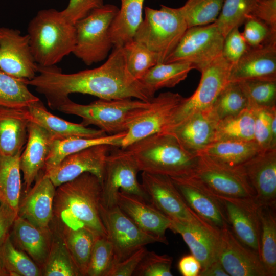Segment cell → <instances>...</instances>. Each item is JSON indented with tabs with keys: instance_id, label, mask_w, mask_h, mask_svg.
<instances>
[{
	"instance_id": "cell-1",
	"label": "cell",
	"mask_w": 276,
	"mask_h": 276,
	"mask_svg": "<svg viewBox=\"0 0 276 276\" xmlns=\"http://www.w3.org/2000/svg\"><path fill=\"white\" fill-rule=\"evenodd\" d=\"M113 48L108 59L98 67L65 74L56 65H38V74L26 83L43 95L53 110L73 93L108 100L135 98L150 101L155 93L130 74L122 48Z\"/></svg>"
},
{
	"instance_id": "cell-2",
	"label": "cell",
	"mask_w": 276,
	"mask_h": 276,
	"mask_svg": "<svg viewBox=\"0 0 276 276\" xmlns=\"http://www.w3.org/2000/svg\"><path fill=\"white\" fill-rule=\"evenodd\" d=\"M56 188L53 214L65 227H84L97 237L107 236L100 214L102 182L96 176L86 172Z\"/></svg>"
},
{
	"instance_id": "cell-3",
	"label": "cell",
	"mask_w": 276,
	"mask_h": 276,
	"mask_svg": "<svg viewBox=\"0 0 276 276\" xmlns=\"http://www.w3.org/2000/svg\"><path fill=\"white\" fill-rule=\"evenodd\" d=\"M125 149L134 159L140 171L170 177L190 176L198 159L197 155L186 150L168 133L149 135Z\"/></svg>"
},
{
	"instance_id": "cell-4",
	"label": "cell",
	"mask_w": 276,
	"mask_h": 276,
	"mask_svg": "<svg viewBox=\"0 0 276 276\" xmlns=\"http://www.w3.org/2000/svg\"><path fill=\"white\" fill-rule=\"evenodd\" d=\"M27 32L32 55L39 66L55 65L74 50L75 25L61 11H39L29 22Z\"/></svg>"
},
{
	"instance_id": "cell-5",
	"label": "cell",
	"mask_w": 276,
	"mask_h": 276,
	"mask_svg": "<svg viewBox=\"0 0 276 276\" xmlns=\"http://www.w3.org/2000/svg\"><path fill=\"white\" fill-rule=\"evenodd\" d=\"M150 101L132 98L99 99L84 105L74 102L68 98L56 110L80 117L82 120L80 124L84 126L93 125L107 135H112L126 131L128 124L135 113L149 106Z\"/></svg>"
},
{
	"instance_id": "cell-6",
	"label": "cell",
	"mask_w": 276,
	"mask_h": 276,
	"mask_svg": "<svg viewBox=\"0 0 276 276\" xmlns=\"http://www.w3.org/2000/svg\"><path fill=\"white\" fill-rule=\"evenodd\" d=\"M144 13L133 40L156 53L160 63H164L187 29V24L179 8L146 7Z\"/></svg>"
},
{
	"instance_id": "cell-7",
	"label": "cell",
	"mask_w": 276,
	"mask_h": 276,
	"mask_svg": "<svg viewBox=\"0 0 276 276\" xmlns=\"http://www.w3.org/2000/svg\"><path fill=\"white\" fill-rule=\"evenodd\" d=\"M118 10L116 5L104 4L74 24L76 40L72 53L86 65L104 60L113 47L109 30Z\"/></svg>"
},
{
	"instance_id": "cell-8",
	"label": "cell",
	"mask_w": 276,
	"mask_h": 276,
	"mask_svg": "<svg viewBox=\"0 0 276 276\" xmlns=\"http://www.w3.org/2000/svg\"><path fill=\"white\" fill-rule=\"evenodd\" d=\"M190 176L215 196L256 203L255 191L241 165L229 166L207 156L198 155L195 168Z\"/></svg>"
},
{
	"instance_id": "cell-9",
	"label": "cell",
	"mask_w": 276,
	"mask_h": 276,
	"mask_svg": "<svg viewBox=\"0 0 276 276\" xmlns=\"http://www.w3.org/2000/svg\"><path fill=\"white\" fill-rule=\"evenodd\" d=\"M139 171L134 159L126 149L112 146L105 162L102 205L106 208L116 205L119 191L135 195L149 202L147 193L137 179Z\"/></svg>"
},
{
	"instance_id": "cell-10",
	"label": "cell",
	"mask_w": 276,
	"mask_h": 276,
	"mask_svg": "<svg viewBox=\"0 0 276 276\" xmlns=\"http://www.w3.org/2000/svg\"><path fill=\"white\" fill-rule=\"evenodd\" d=\"M231 66L221 55L205 67L200 72L201 79L195 92L190 97L185 98L159 133L169 130L194 113L211 108L229 82Z\"/></svg>"
},
{
	"instance_id": "cell-11",
	"label": "cell",
	"mask_w": 276,
	"mask_h": 276,
	"mask_svg": "<svg viewBox=\"0 0 276 276\" xmlns=\"http://www.w3.org/2000/svg\"><path fill=\"white\" fill-rule=\"evenodd\" d=\"M224 39L215 22L188 28L164 63L189 62L200 72L222 55Z\"/></svg>"
},
{
	"instance_id": "cell-12",
	"label": "cell",
	"mask_w": 276,
	"mask_h": 276,
	"mask_svg": "<svg viewBox=\"0 0 276 276\" xmlns=\"http://www.w3.org/2000/svg\"><path fill=\"white\" fill-rule=\"evenodd\" d=\"M100 214L107 237L113 246V265L148 244H165L161 239L142 230L117 205L106 208L101 204Z\"/></svg>"
},
{
	"instance_id": "cell-13",
	"label": "cell",
	"mask_w": 276,
	"mask_h": 276,
	"mask_svg": "<svg viewBox=\"0 0 276 276\" xmlns=\"http://www.w3.org/2000/svg\"><path fill=\"white\" fill-rule=\"evenodd\" d=\"M185 99L178 93L165 92L154 97L146 107L139 109L129 122L121 147L160 132Z\"/></svg>"
},
{
	"instance_id": "cell-14",
	"label": "cell",
	"mask_w": 276,
	"mask_h": 276,
	"mask_svg": "<svg viewBox=\"0 0 276 276\" xmlns=\"http://www.w3.org/2000/svg\"><path fill=\"white\" fill-rule=\"evenodd\" d=\"M141 178L149 202L170 219L198 223L217 229L190 209L170 177L142 172Z\"/></svg>"
},
{
	"instance_id": "cell-15",
	"label": "cell",
	"mask_w": 276,
	"mask_h": 276,
	"mask_svg": "<svg viewBox=\"0 0 276 276\" xmlns=\"http://www.w3.org/2000/svg\"><path fill=\"white\" fill-rule=\"evenodd\" d=\"M28 35L17 29L0 27V68L15 78L29 81L38 72Z\"/></svg>"
},
{
	"instance_id": "cell-16",
	"label": "cell",
	"mask_w": 276,
	"mask_h": 276,
	"mask_svg": "<svg viewBox=\"0 0 276 276\" xmlns=\"http://www.w3.org/2000/svg\"><path fill=\"white\" fill-rule=\"evenodd\" d=\"M217 259L231 276H267L259 255L242 244L229 226L219 230Z\"/></svg>"
},
{
	"instance_id": "cell-17",
	"label": "cell",
	"mask_w": 276,
	"mask_h": 276,
	"mask_svg": "<svg viewBox=\"0 0 276 276\" xmlns=\"http://www.w3.org/2000/svg\"><path fill=\"white\" fill-rule=\"evenodd\" d=\"M111 146L99 144L71 154L44 173L56 188L86 172L95 175L102 182L105 159Z\"/></svg>"
},
{
	"instance_id": "cell-18",
	"label": "cell",
	"mask_w": 276,
	"mask_h": 276,
	"mask_svg": "<svg viewBox=\"0 0 276 276\" xmlns=\"http://www.w3.org/2000/svg\"><path fill=\"white\" fill-rule=\"evenodd\" d=\"M171 178L188 205L199 217L218 230L229 226L222 204L201 182L191 176Z\"/></svg>"
},
{
	"instance_id": "cell-19",
	"label": "cell",
	"mask_w": 276,
	"mask_h": 276,
	"mask_svg": "<svg viewBox=\"0 0 276 276\" xmlns=\"http://www.w3.org/2000/svg\"><path fill=\"white\" fill-rule=\"evenodd\" d=\"M213 195L222 204L230 229L236 238L259 255V206L253 201Z\"/></svg>"
},
{
	"instance_id": "cell-20",
	"label": "cell",
	"mask_w": 276,
	"mask_h": 276,
	"mask_svg": "<svg viewBox=\"0 0 276 276\" xmlns=\"http://www.w3.org/2000/svg\"><path fill=\"white\" fill-rule=\"evenodd\" d=\"M241 166L255 191L257 204L275 208L276 148L260 151Z\"/></svg>"
},
{
	"instance_id": "cell-21",
	"label": "cell",
	"mask_w": 276,
	"mask_h": 276,
	"mask_svg": "<svg viewBox=\"0 0 276 276\" xmlns=\"http://www.w3.org/2000/svg\"><path fill=\"white\" fill-rule=\"evenodd\" d=\"M219 120L211 108L194 113L169 130L188 151L197 155L214 141Z\"/></svg>"
},
{
	"instance_id": "cell-22",
	"label": "cell",
	"mask_w": 276,
	"mask_h": 276,
	"mask_svg": "<svg viewBox=\"0 0 276 276\" xmlns=\"http://www.w3.org/2000/svg\"><path fill=\"white\" fill-rule=\"evenodd\" d=\"M55 190L48 176L44 173L39 175L19 202L18 215L37 227L47 230L53 215Z\"/></svg>"
},
{
	"instance_id": "cell-23",
	"label": "cell",
	"mask_w": 276,
	"mask_h": 276,
	"mask_svg": "<svg viewBox=\"0 0 276 276\" xmlns=\"http://www.w3.org/2000/svg\"><path fill=\"white\" fill-rule=\"evenodd\" d=\"M116 205L142 230L168 244L165 233L170 228L171 220L150 203L119 191Z\"/></svg>"
},
{
	"instance_id": "cell-24",
	"label": "cell",
	"mask_w": 276,
	"mask_h": 276,
	"mask_svg": "<svg viewBox=\"0 0 276 276\" xmlns=\"http://www.w3.org/2000/svg\"><path fill=\"white\" fill-rule=\"evenodd\" d=\"M255 79L276 80V42L260 47H250L232 65L229 81Z\"/></svg>"
},
{
	"instance_id": "cell-25",
	"label": "cell",
	"mask_w": 276,
	"mask_h": 276,
	"mask_svg": "<svg viewBox=\"0 0 276 276\" xmlns=\"http://www.w3.org/2000/svg\"><path fill=\"white\" fill-rule=\"evenodd\" d=\"M169 229L181 236L191 254L200 262L201 270L217 260L219 230L198 223L174 220H171Z\"/></svg>"
},
{
	"instance_id": "cell-26",
	"label": "cell",
	"mask_w": 276,
	"mask_h": 276,
	"mask_svg": "<svg viewBox=\"0 0 276 276\" xmlns=\"http://www.w3.org/2000/svg\"><path fill=\"white\" fill-rule=\"evenodd\" d=\"M28 132L25 148L19 159L20 169L23 174L27 192L39 175L40 171L44 168L52 140L48 132L32 121L29 125Z\"/></svg>"
},
{
	"instance_id": "cell-27",
	"label": "cell",
	"mask_w": 276,
	"mask_h": 276,
	"mask_svg": "<svg viewBox=\"0 0 276 276\" xmlns=\"http://www.w3.org/2000/svg\"><path fill=\"white\" fill-rule=\"evenodd\" d=\"M31 121L27 107L0 106V154L14 156L21 153Z\"/></svg>"
},
{
	"instance_id": "cell-28",
	"label": "cell",
	"mask_w": 276,
	"mask_h": 276,
	"mask_svg": "<svg viewBox=\"0 0 276 276\" xmlns=\"http://www.w3.org/2000/svg\"><path fill=\"white\" fill-rule=\"evenodd\" d=\"M28 108L32 122L43 128L52 136V139L73 136L98 137L107 135L100 129L72 123L53 114L47 109L40 100Z\"/></svg>"
},
{
	"instance_id": "cell-29",
	"label": "cell",
	"mask_w": 276,
	"mask_h": 276,
	"mask_svg": "<svg viewBox=\"0 0 276 276\" xmlns=\"http://www.w3.org/2000/svg\"><path fill=\"white\" fill-rule=\"evenodd\" d=\"M125 134L126 131L98 137L73 136L52 139L45 163L44 172L56 167L66 156L94 145L108 144L121 147Z\"/></svg>"
},
{
	"instance_id": "cell-30",
	"label": "cell",
	"mask_w": 276,
	"mask_h": 276,
	"mask_svg": "<svg viewBox=\"0 0 276 276\" xmlns=\"http://www.w3.org/2000/svg\"><path fill=\"white\" fill-rule=\"evenodd\" d=\"M121 7L111 25L110 37L113 47H122L133 40L143 21L145 0H120Z\"/></svg>"
},
{
	"instance_id": "cell-31",
	"label": "cell",
	"mask_w": 276,
	"mask_h": 276,
	"mask_svg": "<svg viewBox=\"0 0 276 276\" xmlns=\"http://www.w3.org/2000/svg\"><path fill=\"white\" fill-rule=\"evenodd\" d=\"M12 228L13 239L21 250L34 261L44 263L50 249L45 235L47 230L37 227L18 215Z\"/></svg>"
},
{
	"instance_id": "cell-32",
	"label": "cell",
	"mask_w": 276,
	"mask_h": 276,
	"mask_svg": "<svg viewBox=\"0 0 276 276\" xmlns=\"http://www.w3.org/2000/svg\"><path fill=\"white\" fill-rule=\"evenodd\" d=\"M0 154V205L18 215L21 188L19 159Z\"/></svg>"
},
{
	"instance_id": "cell-33",
	"label": "cell",
	"mask_w": 276,
	"mask_h": 276,
	"mask_svg": "<svg viewBox=\"0 0 276 276\" xmlns=\"http://www.w3.org/2000/svg\"><path fill=\"white\" fill-rule=\"evenodd\" d=\"M261 151L254 141L227 140L213 142L198 155H204L227 165L238 166Z\"/></svg>"
},
{
	"instance_id": "cell-34",
	"label": "cell",
	"mask_w": 276,
	"mask_h": 276,
	"mask_svg": "<svg viewBox=\"0 0 276 276\" xmlns=\"http://www.w3.org/2000/svg\"><path fill=\"white\" fill-rule=\"evenodd\" d=\"M259 206L260 221L259 257L267 276L276 275V217L274 209Z\"/></svg>"
},
{
	"instance_id": "cell-35",
	"label": "cell",
	"mask_w": 276,
	"mask_h": 276,
	"mask_svg": "<svg viewBox=\"0 0 276 276\" xmlns=\"http://www.w3.org/2000/svg\"><path fill=\"white\" fill-rule=\"evenodd\" d=\"M194 66L186 62L158 63L139 80L155 93L163 88L174 87L184 80Z\"/></svg>"
},
{
	"instance_id": "cell-36",
	"label": "cell",
	"mask_w": 276,
	"mask_h": 276,
	"mask_svg": "<svg viewBox=\"0 0 276 276\" xmlns=\"http://www.w3.org/2000/svg\"><path fill=\"white\" fill-rule=\"evenodd\" d=\"M254 117L247 107L240 113L218 121L213 142L235 140L254 141Z\"/></svg>"
},
{
	"instance_id": "cell-37",
	"label": "cell",
	"mask_w": 276,
	"mask_h": 276,
	"mask_svg": "<svg viewBox=\"0 0 276 276\" xmlns=\"http://www.w3.org/2000/svg\"><path fill=\"white\" fill-rule=\"evenodd\" d=\"M64 244L80 275H86L95 240L97 237L84 228L65 227Z\"/></svg>"
},
{
	"instance_id": "cell-38",
	"label": "cell",
	"mask_w": 276,
	"mask_h": 276,
	"mask_svg": "<svg viewBox=\"0 0 276 276\" xmlns=\"http://www.w3.org/2000/svg\"><path fill=\"white\" fill-rule=\"evenodd\" d=\"M28 86L26 81L13 77L0 68V106L28 108L40 100Z\"/></svg>"
},
{
	"instance_id": "cell-39",
	"label": "cell",
	"mask_w": 276,
	"mask_h": 276,
	"mask_svg": "<svg viewBox=\"0 0 276 276\" xmlns=\"http://www.w3.org/2000/svg\"><path fill=\"white\" fill-rule=\"evenodd\" d=\"M0 264L10 276H39L41 274L34 261L14 246L10 236L0 246Z\"/></svg>"
},
{
	"instance_id": "cell-40",
	"label": "cell",
	"mask_w": 276,
	"mask_h": 276,
	"mask_svg": "<svg viewBox=\"0 0 276 276\" xmlns=\"http://www.w3.org/2000/svg\"><path fill=\"white\" fill-rule=\"evenodd\" d=\"M224 0H187L179 8L187 27L203 26L215 22Z\"/></svg>"
},
{
	"instance_id": "cell-41",
	"label": "cell",
	"mask_w": 276,
	"mask_h": 276,
	"mask_svg": "<svg viewBox=\"0 0 276 276\" xmlns=\"http://www.w3.org/2000/svg\"><path fill=\"white\" fill-rule=\"evenodd\" d=\"M248 107V101L238 82L229 81L211 109L219 120L235 116Z\"/></svg>"
},
{
	"instance_id": "cell-42",
	"label": "cell",
	"mask_w": 276,
	"mask_h": 276,
	"mask_svg": "<svg viewBox=\"0 0 276 276\" xmlns=\"http://www.w3.org/2000/svg\"><path fill=\"white\" fill-rule=\"evenodd\" d=\"M122 48L127 68L137 80L141 79L152 66L160 63L156 53L136 41L132 40Z\"/></svg>"
},
{
	"instance_id": "cell-43",
	"label": "cell",
	"mask_w": 276,
	"mask_h": 276,
	"mask_svg": "<svg viewBox=\"0 0 276 276\" xmlns=\"http://www.w3.org/2000/svg\"><path fill=\"white\" fill-rule=\"evenodd\" d=\"M249 108L254 117V141L261 151L276 148V107Z\"/></svg>"
},
{
	"instance_id": "cell-44",
	"label": "cell",
	"mask_w": 276,
	"mask_h": 276,
	"mask_svg": "<svg viewBox=\"0 0 276 276\" xmlns=\"http://www.w3.org/2000/svg\"><path fill=\"white\" fill-rule=\"evenodd\" d=\"M238 82L247 98L248 108L276 107V80L255 79Z\"/></svg>"
},
{
	"instance_id": "cell-45",
	"label": "cell",
	"mask_w": 276,
	"mask_h": 276,
	"mask_svg": "<svg viewBox=\"0 0 276 276\" xmlns=\"http://www.w3.org/2000/svg\"><path fill=\"white\" fill-rule=\"evenodd\" d=\"M255 0H224L215 22L225 37L234 28L242 25L251 13Z\"/></svg>"
},
{
	"instance_id": "cell-46",
	"label": "cell",
	"mask_w": 276,
	"mask_h": 276,
	"mask_svg": "<svg viewBox=\"0 0 276 276\" xmlns=\"http://www.w3.org/2000/svg\"><path fill=\"white\" fill-rule=\"evenodd\" d=\"M43 275H80L64 243H56L50 249L44 262Z\"/></svg>"
},
{
	"instance_id": "cell-47",
	"label": "cell",
	"mask_w": 276,
	"mask_h": 276,
	"mask_svg": "<svg viewBox=\"0 0 276 276\" xmlns=\"http://www.w3.org/2000/svg\"><path fill=\"white\" fill-rule=\"evenodd\" d=\"M114 252L112 243L107 236L96 238L86 275L106 276L113 264Z\"/></svg>"
},
{
	"instance_id": "cell-48",
	"label": "cell",
	"mask_w": 276,
	"mask_h": 276,
	"mask_svg": "<svg viewBox=\"0 0 276 276\" xmlns=\"http://www.w3.org/2000/svg\"><path fill=\"white\" fill-rule=\"evenodd\" d=\"M242 34L250 48L276 42V30L259 18L249 14L246 18Z\"/></svg>"
},
{
	"instance_id": "cell-49",
	"label": "cell",
	"mask_w": 276,
	"mask_h": 276,
	"mask_svg": "<svg viewBox=\"0 0 276 276\" xmlns=\"http://www.w3.org/2000/svg\"><path fill=\"white\" fill-rule=\"evenodd\" d=\"M172 257L147 250L137 266L133 275L172 276Z\"/></svg>"
},
{
	"instance_id": "cell-50",
	"label": "cell",
	"mask_w": 276,
	"mask_h": 276,
	"mask_svg": "<svg viewBox=\"0 0 276 276\" xmlns=\"http://www.w3.org/2000/svg\"><path fill=\"white\" fill-rule=\"evenodd\" d=\"M249 48L239 28L236 27L224 37L222 56L232 65L241 58Z\"/></svg>"
},
{
	"instance_id": "cell-51",
	"label": "cell",
	"mask_w": 276,
	"mask_h": 276,
	"mask_svg": "<svg viewBox=\"0 0 276 276\" xmlns=\"http://www.w3.org/2000/svg\"><path fill=\"white\" fill-rule=\"evenodd\" d=\"M103 5V0H70L67 6L61 12L70 21L74 24L93 10Z\"/></svg>"
},
{
	"instance_id": "cell-52",
	"label": "cell",
	"mask_w": 276,
	"mask_h": 276,
	"mask_svg": "<svg viewBox=\"0 0 276 276\" xmlns=\"http://www.w3.org/2000/svg\"><path fill=\"white\" fill-rule=\"evenodd\" d=\"M147 251L145 246L142 247L127 258L114 264L106 276H131L133 274Z\"/></svg>"
},
{
	"instance_id": "cell-53",
	"label": "cell",
	"mask_w": 276,
	"mask_h": 276,
	"mask_svg": "<svg viewBox=\"0 0 276 276\" xmlns=\"http://www.w3.org/2000/svg\"><path fill=\"white\" fill-rule=\"evenodd\" d=\"M250 15L276 30V0H255Z\"/></svg>"
},
{
	"instance_id": "cell-54",
	"label": "cell",
	"mask_w": 276,
	"mask_h": 276,
	"mask_svg": "<svg viewBox=\"0 0 276 276\" xmlns=\"http://www.w3.org/2000/svg\"><path fill=\"white\" fill-rule=\"evenodd\" d=\"M178 269L183 276H198L201 266L192 254L182 257L178 262Z\"/></svg>"
},
{
	"instance_id": "cell-55",
	"label": "cell",
	"mask_w": 276,
	"mask_h": 276,
	"mask_svg": "<svg viewBox=\"0 0 276 276\" xmlns=\"http://www.w3.org/2000/svg\"><path fill=\"white\" fill-rule=\"evenodd\" d=\"M17 216L0 205V246L10 236L9 230Z\"/></svg>"
},
{
	"instance_id": "cell-56",
	"label": "cell",
	"mask_w": 276,
	"mask_h": 276,
	"mask_svg": "<svg viewBox=\"0 0 276 276\" xmlns=\"http://www.w3.org/2000/svg\"><path fill=\"white\" fill-rule=\"evenodd\" d=\"M198 276H229L220 262L217 260L204 269Z\"/></svg>"
},
{
	"instance_id": "cell-57",
	"label": "cell",
	"mask_w": 276,
	"mask_h": 276,
	"mask_svg": "<svg viewBox=\"0 0 276 276\" xmlns=\"http://www.w3.org/2000/svg\"><path fill=\"white\" fill-rule=\"evenodd\" d=\"M7 276L8 275V273L3 268L2 266L0 264V276Z\"/></svg>"
}]
</instances>
